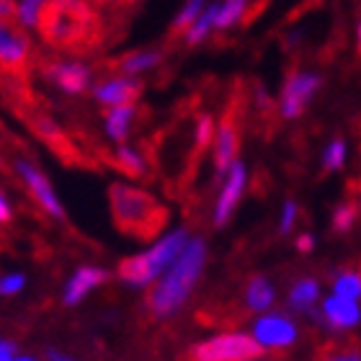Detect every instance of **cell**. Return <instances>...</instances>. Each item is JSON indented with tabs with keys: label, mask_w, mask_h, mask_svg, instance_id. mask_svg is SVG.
<instances>
[{
	"label": "cell",
	"mask_w": 361,
	"mask_h": 361,
	"mask_svg": "<svg viewBox=\"0 0 361 361\" xmlns=\"http://www.w3.org/2000/svg\"><path fill=\"white\" fill-rule=\"evenodd\" d=\"M37 31L54 49L88 54L106 42V18L88 0H54L42 11Z\"/></svg>",
	"instance_id": "obj_1"
},
{
	"label": "cell",
	"mask_w": 361,
	"mask_h": 361,
	"mask_svg": "<svg viewBox=\"0 0 361 361\" xmlns=\"http://www.w3.org/2000/svg\"><path fill=\"white\" fill-rule=\"evenodd\" d=\"M204 266H207V243L202 238H191L186 250L171 266V271L160 279L158 284L150 286V294H147V310H150V315L155 317L176 315L188 302L191 289L199 284Z\"/></svg>",
	"instance_id": "obj_2"
},
{
	"label": "cell",
	"mask_w": 361,
	"mask_h": 361,
	"mask_svg": "<svg viewBox=\"0 0 361 361\" xmlns=\"http://www.w3.org/2000/svg\"><path fill=\"white\" fill-rule=\"evenodd\" d=\"M188 240H191V235H188L186 227H176L168 235H163L160 240L152 243L147 250L121 261L119 279L129 286L158 284L160 279L171 271V266L180 258V253L186 250Z\"/></svg>",
	"instance_id": "obj_3"
},
{
	"label": "cell",
	"mask_w": 361,
	"mask_h": 361,
	"mask_svg": "<svg viewBox=\"0 0 361 361\" xmlns=\"http://www.w3.org/2000/svg\"><path fill=\"white\" fill-rule=\"evenodd\" d=\"M109 202H111V214L116 225L140 238L152 235L166 222V209L158 204V199L129 183H111Z\"/></svg>",
	"instance_id": "obj_4"
},
{
	"label": "cell",
	"mask_w": 361,
	"mask_h": 361,
	"mask_svg": "<svg viewBox=\"0 0 361 361\" xmlns=\"http://www.w3.org/2000/svg\"><path fill=\"white\" fill-rule=\"evenodd\" d=\"M261 354L250 333H217L191 348V361H253Z\"/></svg>",
	"instance_id": "obj_5"
},
{
	"label": "cell",
	"mask_w": 361,
	"mask_h": 361,
	"mask_svg": "<svg viewBox=\"0 0 361 361\" xmlns=\"http://www.w3.org/2000/svg\"><path fill=\"white\" fill-rule=\"evenodd\" d=\"M250 336L261 351H286L300 341V325L281 310H271L250 323Z\"/></svg>",
	"instance_id": "obj_6"
},
{
	"label": "cell",
	"mask_w": 361,
	"mask_h": 361,
	"mask_svg": "<svg viewBox=\"0 0 361 361\" xmlns=\"http://www.w3.org/2000/svg\"><path fill=\"white\" fill-rule=\"evenodd\" d=\"M31 57V42L18 23H3L0 29V65L6 80H26Z\"/></svg>",
	"instance_id": "obj_7"
},
{
	"label": "cell",
	"mask_w": 361,
	"mask_h": 361,
	"mask_svg": "<svg viewBox=\"0 0 361 361\" xmlns=\"http://www.w3.org/2000/svg\"><path fill=\"white\" fill-rule=\"evenodd\" d=\"M13 173L18 176V180L26 186V191L31 194V199H34V202H37L39 207L49 214V217H54V219L65 217V209H62L60 199H57V194H54L52 183L47 180V176L42 173L31 160L13 158Z\"/></svg>",
	"instance_id": "obj_8"
},
{
	"label": "cell",
	"mask_w": 361,
	"mask_h": 361,
	"mask_svg": "<svg viewBox=\"0 0 361 361\" xmlns=\"http://www.w3.org/2000/svg\"><path fill=\"white\" fill-rule=\"evenodd\" d=\"M317 88H320V78L315 73H300V70L289 73L281 96H279V114L284 119H297Z\"/></svg>",
	"instance_id": "obj_9"
},
{
	"label": "cell",
	"mask_w": 361,
	"mask_h": 361,
	"mask_svg": "<svg viewBox=\"0 0 361 361\" xmlns=\"http://www.w3.org/2000/svg\"><path fill=\"white\" fill-rule=\"evenodd\" d=\"M42 73L52 85L60 90L78 96L90 88V68L83 62H70V60H49L42 65Z\"/></svg>",
	"instance_id": "obj_10"
},
{
	"label": "cell",
	"mask_w": 361,
	"mask_h": 361,
	"mask_svg": "<svg viewBox=\"0 0 361 361\" xmlns=\"http://www.w3.org/2000/svg\"><path fill=\"white\" fill-rule=\"evenodd\" d=\"M245 183H248V173H245V166L238 160V163L230 168V173L225 176V183H222V188H219V194H217V202H214L212 219H214L217 227L227 225V219L233 217L235 207H238L243 191H245Z\"/></svg>",
	"instance_id": "obj_11"
},
{
	"label": "cell",
	"mask_w": 361,
	"mask_h": 361,
	"mask_svg": "<svg viewBox=\"0 0 361 361\" xmlns=\"http://www.w3.org/2000/svg\"><path fill=\"white\" fill-rule=\"evenodd\" d=\"M142 80L127 75H114L101 80L98 85H93V98H96L101 106H109V109H116V106H129L135 104L137 98L142 96Z\"/></svg>",
	"instance_id": "obj_12"
},
{
	"label": "cell",
	"mask_w": 361,
	"mask_h": 361,
	"mask_svg": "<svg viewBox=\"0 0 361 361\" xmlns=\"http://www.w3.org/2000/svg\"><path fill=\"white\" fill-rule=\"evenodd\" d=\"M317 323H323L331 331H351L361 323V305L331 294L320 302V320Z\"/></svg>",
	"instance_id": "obj_13"
},
{
	"label": "cell",
	"mask_w": 361,
	"mask_h": 361,
	"mask_svg": "<svg viewBox=\"0 0 361 361\" xmlns=\"http://www.w3.org/2000/svg\"><path fill=\"white\" fill-rule=\"evenodd\" d=\"M235 163H238V119L230 109L225 119L219 121L217 137H214V171L217 176H227Z\"/></svg>",
	"instance_id": "obj_14"
},
{
	"label": "cell",
	"mask_w": 361,
	"mask_h": 361,
	"mask_svg": "<svg viewBox=\"0 0 361 361\" xmlns=\"http://www.w3.org/2000/svg\"><path fill=\"white\" fill-rule=\"evenodd\" d=\"M109 279V271L98 269V266H80V269L73 271V276L65 281V289H62V302L68 307H75L88 297L93 289L104 284Z\"/></svg>",
	"instance_id": "obj_15"
},
{
	"label": "cell",
	"mask_w": 361,
	"mask_h": 361,
	"mask_svg": "<svg viewBox=\"0 0 361 361\" xmlns=\"http://www.w3.org/2000/svg\"><path fill=\"white\" fill-rule=\"evenodd\" d=\"M245 307L256 315H264V312H271L274 305H276V286L271 284L266 276H250V281L245 284Z\"/></svg>",
	"instance_id": "obj_16"
},
{
	"label": "cell",
	"mask_w": 361,
	"mask_h": 361,
	"mask_svg": "<svg viewBox=\"0 0 361 361\" xmlns=\"http://www.w3.org/2000/svg\"><path fill=\"white\" fill-rule=\"evenodd\" d=\"M317 302H320V284L312 276L297 279L289 286V307L297 310V312L310 315L317 307Z\"/></svg>",
	"instance_id": "obj_17"
},
{
	"label": "cell",
	"mask_w": 361,
	"mask_h": 361,
	"mask_svg": "<svg viewBox=\"0 0 361 361\" xmlns=\"http://www.w3.org/2000/svg\"><path fill=\"white\" fill-rule=\"evenodd\" d=\"M135 116H137V106L135 104L109 109V111H106V116H104L106 135L111 137L114 142L124 145V140L129 137V129H132V124H135Z\"/></svg>",
	"instance_id": "obj_18"
},
{
	"label": "cell",
	"mask_w": 361,
	"mask_h": 361,
	"mask_svg": "<svg viewBox=\"0 0 361 361\" xmlns=\"http://www.w3.org/2000/svg\"><path fill=\"white\" fill-rule=\"evenodd\" d=\"M155 65H160V52H152V49H140V52H129L124 57H116L114 62H109L111 70H119L121 75L135 78L145 70H152Z\"/></svg>",
	"instance_id": "obj_19"
},
{
	"label": "cell",
	"mask_w": 361,
	"mask_h": 361,
	"mask_svg": "<svg viewBox=\"0 0 361 361\" xmlns=\"http://www.w3.org/2000/svg\"><path fill=\"white\" fill-rule=\"evenodd\" d=\"M114 166L119 168L121 173L132 176V178H142L147 173V160L142 158V152L129 147V145H119L114 150Z\"/></svg>",
	"instance_id": "obj_20"
},
{
	"label": "cell",
	"mask_w": 361,
	"mask_h": 361,
	"mask_svg": "<svg viewBox=\"0 0 361 361\" xmlns=\"http://www.w3.org/2000/svg\"><path fill=\"white\" fill-rule=\"evenodd\" d=\"M31 129H34L47 145H52L60 155H68L65 150L70 147V142H68V137H65V132L57 127V121H52L49 116H31Z\"/></svg>",
	"instance_id": "obj_21"
},
{
	"label": "cell",
	"mask_w": 361,
	"mask_h": 361,
	"mask_svg": "<svg viewBox=\"0 0 361 361\" xmlns=\"http://www.w3.org/2000/svg\"><path fill=\"white\" fill-rule=\"evenodd\" d=\"M333 294L336 297H343V300L361 302V274L359 271H338L336 279H333Z\"/></svg>",
	"instance_id": "obj_22"
},
{
	"label": "cell",
	"mask_w": 361,
	"mask_h": 361,
	"mask_svg": "<svg viewBox=\"0 0 361 361\" xmlns=\"http://www.w3.org/2000/svg\"><path fill=\"white\" fill-rule=\"evenodd\" d=\"M217 11H219V3H212V6L204 8V13L199 16V21L186 31V44H199L207 39L212 29H217Z\"/></svg>",
	"instance_id": "obj_23"
},
{
	"label": "cell",
	"mask_w": 361,
	"mask_h": 361,
	"mask_svg": "<svg viewBox=\"0 0 361 361\" xmlns=\"http://www.w3.org/2000/svg\"><path fill=\"white\" fill-rule=\"evenodd\" d=\"M245 8H248V0H225L219 3L217 11V29H230L245 16Z\"/></svg>",
	"instance_id": "obj_24"
},
{
	"label": "cell",
	"mask_w": 361,
	"mask_h": 361,
	"mask_svg": "<svg viewBox=\"0 0 361 361\" xmlns=\"http://www.w3.org/2000/svg\"><path fill=\"white\" fill-rule=\"evenodd\" d=\"M217 137V129H214V119L209 114H199L194 121V147L199 152L207 150Z\"/></svg>",
	"instance_id": "obj_25"
},
{
	"label": "cell",
	"mask_w": 361,
	"mask_h": 361,
	"mask_svg": "<svg viewBox=\"0 0 361 361\" xmlns=\"http://www.w3.org/2000/svg\"><path fill=\"white\" fill-rule=\"evenodd\" d=\"M202 13H204V0H188L186 6L180 8V13L176 16L171 34H173V37H178L180 31H188L196 21H199V16H202Z\"/></svg>",
	"instance_id": "obj_26"
},
{
	"label": "cell",
	"mask_w": 361,
	"mask_h": 361,
	"mask_svg": "<svg viewBox=\"0 0 361 361\" xmlns=\"http://www.w3.org/2000/svg\"><path fill=\"white\" fill-rule=\"evenodd\" d=\"M356 217H359V207H356L354 202L341 204L338 209L333 212V230H338V233H348V230L354 227Z\"/></svg>",
	"instance_id": "obj_27"
},
{
	"label": "cell",
	"mask_w": 361,
	"mask_h": 361,
	"mask_svg": "<svg viewBox=\"0 0 361 361\" xmlns=\"http://www.w3.org/2000/svg\"><path fill=\"white\" fill-rule=\"evenodd\" d=\"M346 163V142L343 140H333L323 152V168L325 171H338Z\"/></svg>",
	"instance_id": "obj_28"
},
{
	"label": "cell",
	"mask_w": 361,
	"mask_h": 361,
	"mask_svg": "<svg viewBox=\"0 0 361 361\" xmlns=\"http://www.w3.org/2000/svg\"><path fill=\"white\" fill-rule=\"evenodd\" d=\"M23 286H26V276H23L21 271H11V274H3V276H0V294H3V297L21 294Z\"/></svg>",
	"instance_id": "obj_29"
},
{
	"label": "cell",
	"mask_w": 361,
	"mask_h": 361,
	"mask_svg": "<svg viewBox=\"0 0 361 361\" xmlns=\"http://www.w3.org/2000/svg\"><path fill=\"white\" fill-rule=\"evenodd\" d=\"M297 217H300V207L297 202L292 199H286L284 207H281V214H279V233L281 235H289L297 225Z\"/></svg>",
	"instance_id": "obj_30"
},
{
	"label": "cell",
	"mask_w": 361,
	"mask_h": 361,
	"mask_svg": "<svg viewBox=\"0 0 361 361\" xmlns=\"http://www.w3.org/2000/svg\"><path fill=\"white\" fill-rule=\"evenodd\" d=\"M323 361H361V351H354V348H338V351H331Z\"/></svg>",
	"instance_id": "obj_31"
},
{
	"label": "cell",
	"mask_w": 361,
	"mask_h": 361,
	"mask_svg": "<svg viewBox=\"0 0 361 361\" xmlns=\"http://www.w3.org/2000/svg\"><path fill=\"white\" fill-rule=\"evenodd\" d=\"M16 359H18L16 343H13V341L3 338V341H0V361H16Z\"/></svg>",
	"instance_id": "obj_32"
},
{
	"label": "cell",
	"mask_w": 361,
	"mask_h": 361,
	"mask_svg": "<svg viewBox=\"0 0 361 361\" xmlns=\"http://www.w3.org/2000/svg\"><path fill=\"white\" fill-rule=\"evenodd\" d=\"M11 217H13V207H11V202H8L6 194H0V222H3V225H8V222H11Z\"/></svg>",
	"instance_id": "obj_33"
},
{
	"label": "cell",
	"mask_w": 361,
	"mask_h": 361,
	"mask_svg": "<svg viewBox=\"0 0 361 361\" xmlns=\"http://www.w3.org/2000/svg\"><path fill=\"white\" fill-rule=\"evenodd\" d=\"M315 248V238H312V235H300V238H297V250H302V253H310V250Z\"/></svg>",
	"instance_id": "obj_34"
},
{
	"label": "cell",
	"mask_w": 361,
	"mask_h": 361,
	"mask_svg": "<svg viewBox=\"0 0 361 361\" xmlns=\"http://www.w3.org/2000/svg\"><path fill=\"white\" fill-rule=\"evenodd\" d=\"M90 6L93 8H98V11H109V8H119V6H124L121 0H88Z\"/></svg>",
	"instance_id": "obj_35"
},
{
	"label": "cell",
	"mask_w": 361,
	"mask_h": 361,
	"mask_svg": "<svg viewBox=\"0 0 361 361\" xmlns=\"http://www.w3.org/2000/svg\"><path fill=\"white\" fill-rule=\"evenodd\" d=\"M47 359L49 361H78L75 356L65 354V351H57V348H49V351H47Z\"/></svg>",
	"instance_id": "obj_36"
},
{
	"label": "cell",
	"mask_w": 361,
	"mask_h": 361,
	"mask_svg": "<svg viewBox=\"0 0 361 361\" xmlns=\"http://www.w3.org/2000/svg\"><path fill=\"white\" fill-rule=\"evenodd\" d=\"M16 361H39V359H34V356H26V354H18V359Z\"/></svg>",
	"instance_id": "obj_37"
},
{
	"label": "cell",
	"mask_w": 361,
	"mask_h": 361,
	"mask_svg": "<svg viewBox=\"0 0 361 361\" xmlns=\"http://www.w3.org/2000/svg\"><path fill=\"white\" fill-rule=\"evenodd\" d=\"M37 3H42V6H49V3H54V0H37Z\"/></svg>",
	"instance_id": "obj_38"
},
{
	"label": "cell",
	"mask_w": 361,
	"mask_h": 361,
	"mask_svg": "<svg viewBox=\"0 0 361 361\" xmlns=\"http://www.w3.org/2000/svg\"><path fill=\"white\" fill-rule=\"evenodd\" d=\"M359 52H361V23H359Z\"/></svg>",
	"instance_id": "obj_39"
},
{
	"label": "cell",
	"mask_w": 361,
	"mask_h": 361,
	"mask_svg": "<svg viewBox=\"0 0 361 361\" xmlns=\"http://www.w3.org/2000/svg\"><path fill=\"white\" fill-rule=\"evenodd\" d=\"M121 3H124V6H129V3H137V0H121Z\"/></svg>",
	"instance_id": "obj_40"
},
{
	"label": "cell",
	"mask_w": 361,
	"mask_h": 361,
	"mask_svg": "<svg viewBox=\"0 0 361 361\" xmlns=\"http://www.w3.org/2000/svg\"><path fill=\"white\" fill-rule=\"evenodd\" d=\"M253 361H274V359H253Z\"/></svg>",
	"instance_id": "obj_41"
}]
</instances>
